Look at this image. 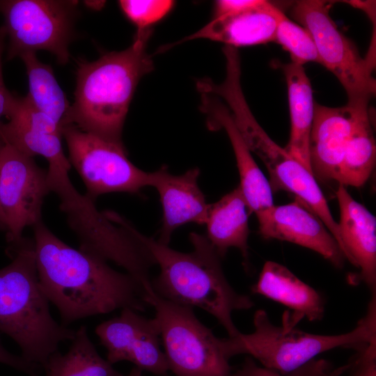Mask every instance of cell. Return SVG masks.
<instances>
[{"instance_id":"6da1fadb","label":"cell","mask_w":376,"mask_h":376,"mask_svg":"<svg viewBox=\"0 0 376 376\" xmlns=\"http://www.w3.org/2000/svg\"><path fill=\"white\" fill-rule=\"evenodd\" d=\"M32 228L40 284L63 325L119 308L145 310V290L132 276L70 246L42 221Z\"/></svg>"},{"instance_id":"7a4b0ae2","label":"cell","mask_w":376,"mask_h":376,"mask_svg":"<svg viewBox=\"0 0 376 376\" xmlns=\"http://www.w3.org/2000/svg\"><path fill=\"white\" fill-rule=\"evenodd\" d=\"M116 220L146 247L159 265L158 275L151 280L152 289L157 295L175 304L202 308L218 320L229 338L240 333L232 313L252 308L253 302L230 285L222 269L221 258L206 236L191 233L189 239L193 249L184 253L143 235L120 215Z\"/></svg>"},{"instance_id":"3957f363","label":"cell","mask_w":376,"mask_h":376,"mask_svg":"<svg viewBox=\"0 0 376 376\" xmlns=\"http://www.w3.org/2000/svg\"><path fill=\"white\" fill-rule=\"evenodd\" d=\"M150 34L151 29L136 31L133 43L126 49L79 64L75 100L65 125H73L123 144V127L136 86L154 68L146 52Z\"/></svg>"},{"instance_id":"277c9868","label":"cell","mask_w":376,"mask_h":376,"mask_svg":"<svg viewBox=\"0 0 376 376\" xmlns=\"http://www.w3.org/2000/svg\"><path fill=\"white\" fill-rule=\"evenodd\" d=\"M10 264L0 269V332L19 347L21 356L42 368L75 330L52 316L40 284L33 239L8 244Z\"/></svg>"},{"instance_id":"5b68a950","label":"cell","mask_w":376,"mask_h":376,"mask_svg":"<svg viewBox=\"0 0 376 376\" xmlns=\"http://www.w3.org/2000/svg\"><path fill=\"white\" fill-rule=\"evenodd\" d=\"M50 192L60 200L59 208L79 241V250L123 267L143 287L151 284L155 263L146 247L124 226L109 220L94 201L79 193L70 181L71 164L65 155L47 161Z\"/></svg>"},{"instance_id":"8992f818","label":"cell","mask_w":376,"mask_h":376,"mask_svg":"<svg viewBox=\"0 0 376 376\" xmlns=\"http://www.w3.org/2000/svg\"><path fill=\"white\" fill-rule=\"evenodd\" d=\"M254 330L226 338L230 358L248 354L263 367L282 375L290 373L315 359V357L337 347L358 350L376 340V295H373L366 314L350 331L338 335H320L295 327L276 326L263 309L253 315Z\"/></svg>"},{"instance_id":"52a82bcc","label":"cell","mask_w":376,"mask_h":376,"mask_svg":"<svg viewBox=\"0 0 376 376\" xmlns=\"http://www.w3.org/2000/svg\"><path fill=\"white\" fill-rule=\"evenodd\" d=\"M214 93L226 104L244 143L268 171L273 191L293 194L323 221L338 246L340 234L328 203L313 173L274 141L253 116L244 95L240 76L229 74L214 88Z\"/></svg>"},{"instance_id":"ba28073f","label":"cell","mask_w":376,"mask_h":376,"mask_svg":"<svg viewBox=\"0 0 376 376\" xmlns=\"http://www.w3.org/2000/svg\"><path fill=\"white\" fill-rule=\"evenodd\" d=\"M153 307L169 370L175 376H231L226 338L217 337L196 316L193 308L146 290Z\"/></svg>"},{"instance_id":"9c48e42d","label":"cell","mask_w":376,"mask_h":376,"mask_svg":"<svg viewBox=\"0 0 376 376\" xmlns=\"http://www.w3.org/2000/svg\"><path fill=\"white\" fill-rule=\"evenodd\" d=\"M329 3L320 0L296 1L292 17L311 36L320 64L338 79L349 105L369 103L375 95L374 65L362 58L354 44L337 27L329 14Z\"/></svg>"},{"instance_id":"30bf717a","label":"cell","mask_w":376,"mask_h":376,"mask_svg":"<svg viewBox=\"0 0 376 376\" xmlns=\"http://www.w3.org/2000/svg\"><path fill=\"white\" fill-rule=\"evenodd\" d=\"M77 5V1H0L9 39L7 58L45 50L66 64Z\"/></svg>"},{"instance_id":"8fae6325","label":"cell","mask_w":376,"mask_h":376,"mask_svg":"<svg viewBox=\"0 0 376 376\" xmlns=\"http://www.w3.org/2000/svg\"><path fill=\"white\" fill-rule=\"evenodd\" d=\"M68 150V159L82 179L85 195L93 201L104 194H138L150 186L152 172L132 163L123 144L84 132L73 125L62 129Z\"/></svg>"},{"instance_id":"7c38bea8","label":"cell","mask_w":376,"mask_h":376,"mask_svg":"<svg viewBox=\"0 0 376 376\" xmlns=\"http://www.w3.org/2000/svg\"><path fill=\"white\" fill-rule=\"evenodd\" d=\"M49 192L47 170L4 140L0 150V217L8 244L22 240L25 228L42 221Z\"/></svg>"},{"instance_id":"4fadbf2b","label":"cell","mask_w":376,"mask_h":376,"mask_svg":"<svg viewBox=\"0 0 376 376\" xmlns=\"http://www.w3.org/2000/svg\"><path fill=\"white\" fill-rule=\"evenodd\" d=\"M95 334L111 364L129 361L142 371L157 376H166L169 371L155 318H147L136 311L124 308L118 316L97 325Z\"/></svg>"},{"instance_id":"5bb4252c","label":"cell","mask_w":376,"mask_h":376,"mask_svg":"<svg viewBox=\"0 0 376 376\" xmlns=\"http://www.w3.org/2000/svg\"><path fill=\"white\" fill-rule=\"evenodd\" d=\"M258 232L265 239L291 242L309 249L342 268L345 260L339 246L320 218L301 201L273 205L256 215Z\"/></svg>"},{"instance_id":"9a60e30c","label":"cell","mask_w":376,"mask_h":376,"mask_svg":"<svg viewBox=\"0 0 376 376\" xmlns=\"http://www.w3.org/2000/svg\"><path fill=\"white\" fill-rule=\"evenodd\" d=\"M336 196L340 212L339 247L345 260L359 270L351 282L361 281L376 294L375 216L356 201L345 185L338 184Z\"/></svg>"},{"instance_id":"2e32d148","label":"cell","mask_w":376,"mask_h":376,"mask_svg":"<svg viewBox=\"0 0 376 376\" xmlns=\"http://www.w3.org/2000/svg\"><path fill=\"white\" fill-rule=\"evenodd\" d=\"M200 173L195 167L173 175L166 166L152 172L150 187L157 191L163 211L159 242L169 245L174 230L186 224H205L210 204L198 184Z\"/></svg>"},{"instance_id":"e0dca14e","label":"cell","mask_w":376,"mask_h":376,"mask_svg":"<svg viewBox=\"0 0 376 376\" xmlns=\"http://www.w3.org/2000/svg\"><path fill=\"white\" fill-rule=\"evenodd\" d=\"M202 111L210 129H224L232 146L240 177L239 187L251 213L256 215L274 205L273 190L237 129L226 104L214 95L200 92Z\"/></svg>"},{"instance_id":"ac0fdd59","label":"cell","mask_w":376,"mask_h":376,"mask_svg":"<svg viewBox=\"0 0 376 376\" xmlns=\"http://www.w3.org/2000/svg\"><path fill=\"white\" fill-rule=\"evenodd\" d=\"M280 11L273 3L258 0L247 8L213 17L209 23L179 42L207 39L237 49L274 42Z\"/></svg>"},{"instance_id":"d6986e66","label":"cell","mask_w":376,"mask_h":376,"mask_svg":"<svg viewBox=\"0 0 376 376\" xmlns=\"http://www.w3.org/2000/svg\"><path fill=\"white\" fill-rule=\"evenodd\" d=\"M352 129V113L348 105L329 107L315 102L309 157L315 178L338 182Z\"/></svg>"},{"instance_id":"ffe728a7","label":"cell","mask_w":376,"mask_h":376,"mask_svg":"<svg viewBox=\"0 0 376 376\" xmlns=\"http://www.w3.org/2000/svg\"><path fill=\"white\" fill-rule=\"evenodd\" d=\"M251 290L290 309L292 312L283 315L282 325L285 327H295L304 318L317 321L323 318L324 302L320 293L278 263L264 264Z\"/></svg>"},{"instance_id":"44dd1931","label":"cell","mask_w":376,"mask_h":376,"mask_svg":"<svg viewBox=\"0 0 376 376\" xmlns=\"http://www.w3.org/2000/svg\"><path fill=\"white\" fill-rule=\"evenodd\" d=\"M251 214L239 187L210 204L205 224L206 237L221 258L228 249L237 248L244 263L248 261Z\"/></svg>"},{"instance_id":"7402d4cb","label":"cell","mask_w":376,"mask_h":376,"mask_svg":"<svg viewBox=\"0 0 376 376\" xmlns=\"http://www.w3.org/2000/svg\"><path fill=\"white\" fill-rule=\"evenodd\" d=\"M288 94L290 133L287 152L311 171L309 139L314 116L311 81L301 65L283 64ZM312 172V171H311Z\"/></svg>"},{"instance_id":"603a6c76","label":"cell","mask_w":376,"mask_h":376,"mask_svg":"<svg viewBox=\"0 0 376 376\" xmlns=\"http://www.w3.org/2000/svg\"><path fill=\"white\" fill-rule=\"evenodd\" d=\"M369 103L348 105L352 113V129L340 167L338 183L361 187L375 168L376 143Z\"/></svg>"},{"instance_id":"cb8c5ba5","label":"cell","mask_w":376,"mask_h":376,"mask_svg":"<svg viewBox=\"0 0 376 376\" xmlns=\"http://www.w3.org/2000/svg\"><path fill=\"white\" fill-rule=\"evenodd\" d=\"M42 370L45 376H123L100 355L85 326L75 330L68 352H54Z\"/></svg>"},{"instance_id":"d4e9b609","label":"cell","mask_w":376,"mask_h":376,"mask_svg":"<svg viewBox=\"0 0 376 376\" xmlns=\"http://www.w3.org/2000/svg\"><path fill=\"white\" fill-rule=\"evenodd\" d=\"M19 57L24 63L29 79L26 96L36 108L48 115L63 129L70 104L56 79L52 68L40 62L34 52H27Z\"/></svg>"},{"instance_id":"484cf974","label":"cell","mask_w":376,"mask_h":376,"mask_svg":"<svg viewBox=\"0 0 376 376\" xmlns=\"http://www.w3.org/2000/svg\"><path fill=\"white\" fill-rule=\"evenodd\" d=\"M274 42L290 54L292 63L301 65L308 62L320 63L314 41L308 31L290 20L281 10L278 17Z\"/></svg>"},{"instance_id":"4316f807","label":"cell","mask_w":376,"mask_h":376,"mask_svg":"<svg viewBox=\"0 0 376 376\" xmlns=\"http://www.w3.org/2000/svg\"><path fill=\"white\" fill-rule=\"evenodd\" d=\"M118 3L125 15L136 26V31L150 29L174 6V1L169 0H121Z\"/></svg>"},{"instance_id":"83f0119b","label":"cell","mask_w":376,"mask_h":376,"mask_svg":"<svg viewBox=\"0 0 376 376\" xmlns=\"http://www.w3.org/2000/svg\"><path fill=\"white\" fill-rule=\"evenodd\" d=\"M8 121L31 130L62 136V128L52 118L36 108L26 95L15 97L7 116Z\"/></svg>"},{"instance_id":"f1b7e54d","label":"cell","mask_w":376,"mask_h":376,"mask_svg":"<svg viewBox=\"0 0 376 376\" xmlns=\"http://www.w3.org/2000/svg\"><path fill=\"white\" fill-rule=\"evenodd\" d=\"M349 365L334 369L324 359H313L290 373L282 375L274 370L258 366L251 359H246L237 376H340Z\"/></svg>"},{"instance_id":"f546056e","label":"cell","mask_w":376,"mask_h":376,"mask_svg":"<svg viewBox=\"0 0 376 376\" xmlns=\"http://www.w3.org/2000/svg\"><path fill=\"white\" fill-rule=\"evenodd\" d=\"M359 350L357 358L352 363L354 366L352 376H376V340Z\"/></svg>"},{"instance_id":"4dcf8cb0","label":"cell","mask_w":376,"mask_h":376,"mask_svg":"<svg viewBox=\"0 0 376 376\" xmlns=\"http://www.w3.org/2000/svg\"><path fill=\"white\" fill-rule=\"evenodd\" d=\"M0 363L8 366L29 376H40L42 368L36 363H31L21 355L13 354L8 351L2 345L0 337Z\"/></svg>"},{"instance_id":"1f68e13d","label":"cell","mask_w":376,"mask_h":376,"mask_svg":"<svg viewBox=\"0 0 376 376\" xmlns=\"http://www.w3.org/2000/svg\"><path fill=\"white\" fill-rule=\"evenodd\" d=\"M6 36L5 29L1 26H0V120L3 116L7 118L15 98L6 88L3 79L1 56Z\"/></svg>"},{"instance_id":"d6a6232c","label":"cell","mask_w":376,"mask_h":376,"mask_svg":"<svg viewBox=\"0 0 376 376\" xmlns=\"http://www.w3.org/2000/svg\"><path fill=\"white\" fill-rule=\"evenodd\" d=\"M258 0H220L214 5V17L237 12L255 5Z\"/></svg>"},{"instance_id":"836d02e7","label":"cell","mask_w":376,"mask_h":376,"mask_svg":"<svg viewBox=\"0 0 376 376\" xmlns=\"http://www.w3.org/2000/svg\"><path fill=\"white\" fill-rule=\"evenodd\" d=\"M86 5L88 6L91 8H101L103 6V1H85Z\"/></svg>"},{"instance_id":"e575fe53","label":"cell","mask_w":376,"mask_h":376,"mask_svg":"<svg viewBox=\"0 0 376 376\" xmlns=\"http://www.w3.org/2000/svg\"><path fill=\"white\" fill-rule=\"evenodd\" d=\"M127 376H142V370L134 366Z\"/></svg>"},{"instance_id":"d590c367","label":"cell","mask_w":376,"mask_h":376,"mask_svg":"<svg viewBox=\"0 0 376 376\" xmlns=\"http://www.w3.org/2000/svg\"><path fill=\"white\" fill-rule=\"evenodd\" d=\"M1 121H0V125H1ZM3 143H4V139L3 137V135H2V133H1V127H0V150H1V148ZM0 230H2V225H1V217H0Z\"/></svg>"}]
</instances>
